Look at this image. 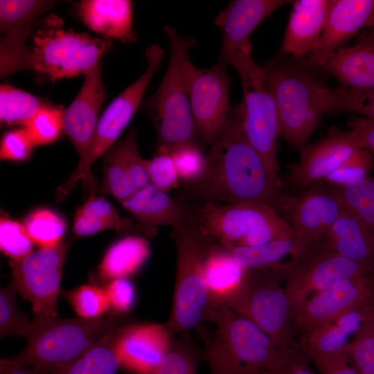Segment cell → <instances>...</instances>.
Here are the masks:
<instances>
[{
  "label": "cell",
  "mask_w": 374,
  "mask_h": 374,
  "mask_svg": "<svg viewBox=\"0 0 374 374\" xmlns=\"http://www.w3.org/2000/svg\"><path fill=\"white\" fill-rule=\"evenodd\" d=\"M206 159L204 175L184 185L178 200L184 204H256L278 209L283 193L278 177L247 140L236 107L231 125L211 145Z\"/></svg>",
  "instance_id": "1"
},
{
  "label": "cell",
  "mask_w": 374,
  "mask_h": 374,
  "mask_svg": "<svg viewBox=\"0 0 374 374\" xmlns=\"http://www.w3.org/2000/svg\"><path fill=\"white\" fill-rule=\"evenodd\" d=\"M216 324L206 343L205 357L212 374H251L277 371L293 348L284 349L249 319L222 305L211 314Z\"/></svg>",
  "instance_id": "2"
},
{
  "label": "cell",
  "mask_w": 374,
  "mask_h": 374,
  "mask_svg": "<svg viewBox=\"0 0 374 374\" xmlns=\"http://www.w3.org/2000/svg\"><path fill=\"white\" fill-rule=\"evenodd\" d=\"M262 68L277 109L279 136L300 150L326 114V86L304 64L292 60H274Z\"/></svg>",
  "instance_id": "3"
},
{
  "label": "cell",
  "mask_w": 374,
  "mask_h": 374,
  "mask_svg": "<svg viewBox=\"0 0 374 374\" xmlns=\"http://www.w3.org/2000/svg\"><path fill=\"white\" fill-rule=\"evenodd\" d=\"M187 215L212 242L256 247L292 237L291 226L273 208L256 204L195 202Z\"/></svg>",
  "instance_id": "4"
},
{
  "label": "cell",
  "mask_w": 374,
  "mask_h": 374,
  "mask_svg": "<svg viewBox=\"0 0 374 374\" xmlns=\"http://www.w3.org/2000/svg\"><path fill=\"white\" fill-rule=\"evenodd\" d=\"M177 265L172 307L166 325L172 337L209 320V292L204 275L205 258L214 244L187 215L173 228Z\"/></svg>",
  "instance_id": "5"
},
{
  "label": "cell",
  "mask_w": 374,
  "mask_h": 374,
  "mask_svg": "<svg viewBox=\"0 0 374 374\" xmlns=\"http://www.w3.org/2000/svg\"><path fill=\"white\" fill-rule=\"evenodd\" d=\"M163 30L170 46L168 66L157 91L140 108L152 121L159 145L171 149L197 137L185 76V64L196 41L168 24Z\"/></svg>",
  "instance_id": "6"
},
{
  "label": "cell",
  "mask_w": 374,
  "mask_h": 374,
  "mask_svg": "<svg viewBox=\"0 0 374 374\" xmlns=\"http://www.w3.org/2000/svg\"><path fill=\"white\" fill-rule=\"evenodd\" d=\"M114 315L53 319L42 323L17 358L41 374L66 367L119 327Z\"/></svg>",
  "instance_id": "7"
},
{
  "label": "cell",
  "mask_w": 374,
  "mask_h": 374,
  "mask_svg": "<svg viewBox=\"0 0 374 374\" xmlns=\"http://www.w3.org/2000/svg\"><path fill=\"white\" fill-rule=\"evenodd\" d=\"M251 53L249 44L239 50L229 64L235 68L242 82L243 99L236 107L247 140L278 177L277 109L264 69L256 63Z\"/></svg>",
  "instance_id": "8"
},
{
  "label": "cell",
  "mask_w": 374,
  "mask_h": 374,
  "mask_svg": "<svg viewBox=\"0 0 374 374\" xmlns=\"http://www.w3.org/2000/svg\"><path fill=\"white\" fill-rule=\"evenodd\" d=\"M285 264L247 270L245 279L224 306L251 321L284 349L298 348L293 339L292 312L283 280Z\"/></svg>",
  "instance_id": "9"
},
{
  "label": "cell",
  "mask_w": 374,
  "mask_h": 374,
  "mask_svg": "<svg viewBox=\"0 0 374 374\" xmlns=\"http://www.w3.org/2000/svg\"><path fill=\"white\" fill-rule=\"evenodd\" d=\"M163 55V49L157 44L146 49L145 56L148 64L145 71L117 96L100 116L88 151L80 159L67 181L62 184L64 193H69L80 180L91 188H95L91 166L116 143L141 107L143 96L151 79L159 69Z\"/></svg>",
  "instance_id": "10"
},
{
  "label": "cell",
  "mask_w": 374,
  "mask_h": 374,
  "mask_svg": "<svg viewBox=\"0 0 374 374\" xmlns=\"http://www.w3.org/2000/svg\"><path fill=\"white\" fill-rule=\"evenodd\" d=\"M54 21L35 35L32 51L33 71L52 82L84 75L100 64L112 45L110 39L63 30Z\"/></svg>",
  "instance_id": "11"
},
{
  "label": "cell",
  "mask_w": 374,
  "mask_h": 374,
  "mask_svg": "<svg viewBox=\"0 0 374 374\" xmlns=\"http://www.w3.org/2000/svg\"><path fill=\"white\" fill-rule=\"evenodd\" d=\"M226 65L217 62L209 69L196 67L190 60L185 76L197 137L211 145L229 127L234 108L229 100L231 78Z\"/></svg>",
  "instance_id": "12"
},
{
  "label": "cell",
  "mask_w": 374,
  "mask_h": 374,
  "mask_svg": "<svg viewBox=\"0 0 374 374\" xmlns=\"http://www.w3.org/2000/svg\"><path fill=\"white\" fill-rule=\"evenodd\" d=\"M374 271L324 247L321 242L285 264L284 286L294 310L312 294L340 281Z\"/></svg>",
  "instance_id": "13"
},
{
  "label": "cell",
  "mask_w": 374,
  "mask_h": 374,
  "mask_svg": "<svg viewBox=\"0 0 374 374\" xmlns=\"http://www.w3.org/2000/svg\"><path fill=\"white\" fill-rule=\"evenodd\" d=\"M66 251L60 242L10 260L12 283L32 305L33 320L43 323L57 317V299Z\"/></svg>",
  "instance_id": "14"
},
{
  "label": "cell",
  "mask_w": 374,
  "mask_h": 374,
  "mask_svg": "<svg viewBox=\"0 0 374 374\" xmlns=\"http://www.w3.org/2000/svg\"><path fill=\"white\" fill-rule=\"evenodd\" d=\"M279 208L287 215L292 237L305 253L322 241L347 207L337 187L310 186L298 196L282 194Z\"/></svg>",
  "instance_id": "15"
},
{
  "label": "cell",
  "mask_w": 374,
  "mask_h": 374,
  "mask_svg": "<svg viewBox=\"0 0 374 374\" xmlns=\"http://www.w3.org/2000/svg\"><path fill=\"white\" fill-rule=\"evenodd\" d=\"M54 2L44 0L0 1V75L7 78L33 71V51L26 45L33 27Z\"/></svg>",
  "instance_id": "16"
},
{
  "label": "cell",
  "mask_w": 374,
  "mask_h": 374,
  "mask_svg": "<svg viewBox=\"0 0 374 374\" xmlns=\"http://www.w3.org/2000/svg\"><path fill=\"white\" fill-rule=\"evenodd\" d=\"M374 303V274L348 278L318 292L293 310L294 333L330 322L358 307Z\"/></svg>",
  "instance_id": "17"
},
{
  "label": "cell",
  "mask_w": 374,
  "mask_h": 374,
  "mask_svg": "<svg viewBox=\"0 0 374 374\" xmlns=\"http://www.w3.org/2000/svg\"><path fill=\"white\" fill-rule=\"evenodd\" d=\"M359 149L362 140L352 130L331 127L319 141L300 149L298 163L290 168V180L300 188H309L324 180Z\"/></svg>",
  "instance_id": "18"
},
{
  "label": "cell",
  "mask_w": 374,
  "mask_h": 374,
  "mask_svg": "<svg viewBox=\"0 0 374 374\" xmlns=\"http://www.w3.org/2000/svg\"><path fill=\"white\" fill-rule=\"evenodd\" d=\"M84 76L80 90L63 113V132L74 146L80 159L89 148L105 98L100 64Z\"/></svg>",
  "instance_id": "19"
},
{
  "label": "cell",
  "mask_w": 374,
  "mask_h": 374,
  "mask_svg": "<svg viewBox=\"0 0 374 374\" xmlns=\"http://www.w3.org/2000/svg\"><path fill=\"white\" fill-rule=\"evenodd\" d=\"M149 184L145 159L139 153L132 129L104 154L101 192L121 202Z\"/></svg>",
  "instance_id": "20"
},
{
  "label": "cell",
  "mask_w": 374,
  "mask_h": 374,
  "mask_svg": "<svg viewBox=\"0 0 374 374\" xmlns=\"http://www.w3.org/2000/svg\"><path fill=\"white\" fill-rule=\"evenodd\" d=\"M287 0H234L222 10L214 24L222 31L219 62L227 66L234 55L251 44L249 37L256 27L274 11L290 3Z\"/></svg>",
  "instance_id": "21"
},
{
  "label": "cell",
  "mask_w": 374,
  "mask_h": 374,
  "mask_svg": "<svg viewBox=\"0 0 374 374\" xmlns=\"http://www.w3.org/2000/svg\"><path fill=\"white\" fill-rule=\"evenodd\" d=\"M172 339L166 325L121 327L116 341L121 366L134 374H150L166 356Z\"/></svg>",
  "instance_id": "22"
},
{
  "label": "cell",
  "mask_w": 374,
  "mask_h": 374,
  "mask_svg": "<svg viewBox=\"0 0 374 374\" xmlns=\"http://www.w3.org/2000/svg\"><path fill=\"white\" fill-rule=\"evenodd\" d=\"M121 204L136 219L138 229L148 236L154 235L159 226L176 227L184 221L187 212L186 204L151 184Z\"/></svg>",
  "instance_id": "23"
},
{
  "label": "cell",
  "mask_w": 374,
  "mask_h": 374,
  "mask_svg": "<svg viewBox=\"0 0 374 374\" xmlns=\"http://www.w3.org/2000/svg\"><path fill=\"white\" fill-rule=\"evenodd\" d=\"M331 0H296L282 44V51L295 58L310 55L317 48L328 17Z\"/></svg>",
  "instance_id": "24"
},
{
  "label": "cell",
  "mask_w": 374,
  "mask_h": 374,
  "mask_svg": "<svg viewBox=\"0 0 374 374\" xmlns=\"http://www.w3.org/2000/svg\"><path fill=\"white\" fill-rule=\"evenodd\" d=\"M307 64L330 71L345 87L374 89V49L367 45L355 44L328 53L310 55Z\"/></svg>",
  "instance_id": "25"
},
{
  "label": "cell",
  "mask_w": 374,
  "mask_h": 374,
  "mask_svg": "<svg viewBox=\"0 0 374 374\" xmlns=\"http://www.w3.org/2000/svg\"><path fill=\"white\" fill-rule=\"evenodd\" d=\"M81 20L104 39L123 43L136 40L132 27L133 2L129 0H83L78 5Z\"/></svg>",
  "instance_id": "26"
},
{
  "label": "cell",
  "mask_w": 374,
  "mask_h": 374,
  "mask_svg": "<svg viewBox=\"0 0 374 374\" xmlns=\"http://www.w3.org/2000/svg\"><path fill=\"white\" fill-rule=\"evenodd\" d=\"M321 243L374 271V233L348 208L330 226Z\"/></svg>",
  "instance_id": "27"
},
{
  "label": "cell",
  "mask_w": 374,
  "mask_h": 374,
  "mask_svg": "<svg viewBox=\"0 0 374 374\" xmlns=\"http://www.w3.org/2000/svg\"><path fill=\"white\" fill-rule=\"evenodd\" d=\"M374 0H331L319 43L310 55L332 52L364 28Z\"/></svg>",
  "instance_id": "28"
},
{
  "label": "cell",
  "mask_w": 374,
  "mask_h": 374,
  "mask_svg": "<svg viewBox=\"0 0 374 374\" xmlns=\"http://www.w3.org/2000/svg\"><path fill=\"white\" fill-rule=\"evenodd\" d=\"M247 270L235 260L229 250L214 244L204 262V275L209 292L211 316L224 305L242 285ZM211 319V317H210Z\"/></svg>",
  "instance_id": "29"
},
{
  "label": "cell",
  "mask_w": 374,
  "mask_h": 374,
  "mask_svg": "<svg viewBox=\"0 0 374 374\" xmlns=\"http://www.w3.org/2000/svg\"><path fill=\"white\" fill-rule=\"evenodd\" d=\"M150 253V244L142 236L129 235L114 243L99 265L105 280L128 278L139 271Z\"/></svg>",
  "instance_id": "30"
},
{
  "label": "cell",
  "mask_w": 374,
  "mask_h": 374,
  "mask_svg": "<svg viewBox=\"0 0 374 374\" xmlns=\"http://www.w3.org/2000/svg\"><path fill=\"white\" fill-rule=\"evenodd\" d=\"M133 223L121 217L113 205L101 197L91 195L77 211L73 222V232L79 237L89 236L105 230L126 233Z\"/></svg>",
  "instance_id": "31"
},
{
  "label": "cell",
  "mask_w": 374,
  "mask_h": 374,
  "mask_svg": "<svg viewBox=\"0 0 374 374\" xmlns=\"http://www.w3.org/2000/svg\"><path fill=\"white\" fill-rule=\"evenodd\" d=\"M226 248L242 267L251 271L272 268L283 264L286 256L294 259L303 253L293 237L260 246Z\"/></svg>",
  "instance_id": "32"
},
{
  "label": "cell",
  "mask_w": 374,
  "mask_h": 374,
  "mask_svg": "<svg viewBox=\"0 0 374 374\" xmlns=\"http://www.w3.org/2000/svg\"><path fill=\"white\" fill-rule=\"evenodd\" d=\"M121 328L110 332L78 359L53 374H116L121 366L116 350Z\"/></svg>",
  "instance_id": "33"
},
{
  "label": "cell",
  "mask_w": 374,
  "mask_h": 374,
  "mask_svg": "<svg viewBox=\"0 0 374 374\" xmlns=\"http://www.w3.org/2000/svg\"><path fill=\"white\" fill-rule=\"evenodd\" d=\"M350 337L330 321L301 334L298 348L309 359L347 357Z\"/></svg>",
  "instance_id": "34"
},
{
  "label": "cell",
  "mask_w": 374,
  "mask_h": 374,
  "mask_svg": "<svg viewBox=\"0 0 374 374\" xmlns=\"http://www.w3.org/2000/svg\"><path fill=\"white\" fill-rule=\"evenodd\" d=\"M42 98L9 84L0 87V122L1 127L23 125L48 105Z\"/></svg>",
  "instance_id": "35"
},
{
  "label": "cell",
  "mask_w": 374,
  "mask_h": 374,
  "mask_svg": "<svg viewBox=\"0 0 374 374\" xmlns=\"http://www.w3.org/2000/svg\"><path fill=\"white\" fill-rule=\"evenodd\" d=\"M323 106L326 113L348 112L374 122V89H353L326 87Z\"/></svg>",
  "instance_id": "36"
},
{
  "label": "cell",
  "mask_w": 374,
  "mask_h": 374,
  "mask_svg": "<svg viewBox=\"0 0 374 374\" xmlns=\"http://www.w3.org/2000/svg\"><path fill=\"white\" fill-rule=\"evenodd\" d=\"M17 292L12 282L0 292V334L1 337L19 336L29 339L39 329L41 323L29 321L26 314L17 308L15 294Z\"/></svg>",
  "instance_id": "37"
},
{
  "label": "cell",
  "mask_w": 374,
  "mask_h": 374,
  "mask_svg": "<svg viewBox=\"0 0 374 374\" xmlns=\"http://www.w3.org/2000/svg\"><path fill=\"white\" fill-rule=\"evenodd\" d=\"M24 226L33 243L40 248L57 245L66 231L64 220L54 211L46 208L35 210L27 215Z\"/></svg>",
  "instance_id": "38"
},
{
  "label": "cell",
  "mask_w": 374,
  "mask_h": 374,
  "mask_svg": "<svg viewBox=\"0 0 374 374\" xmlns=\"http://www.w3.org/2000/svg\"><path fill=\"white\" fill-rule=\"evenodd\" d=\"M337 188L348 209L374 233V175Z\"/></svg>",
  "instance_id": "39"
},
{
  "label": "cell",
  "mask_w": 374,
  "mask_h": 374,
  "mask_svg": "<svg viewBox=\"0 0 374 374\" xmlns=\"http://www.w3.org/2000/svg\"><path fill=\"white\" fill-rule=\"evenodd\" d=\"M198 355L192 346L188 332L172 339L159 365L150 374H197Z\"/></svg>",
  "instance_id": "40"
},
{
  "label": "cell",
  "mask_w": 374,
  "mask_h": 374,
  "mask_svg": "<svg viewBox=\"0 0 374 374\" xmlns=\"http://www.w3.org/2000/svg\"><path fill=\"white\" fill-rule=\"evenodd\" d=\"M179 179L184 185L199 181L204 174L206 155L195 141L179 144L170 149Z\"/></svg>",
  "instance_id": "41"
},
{
  "label": "cell",
  "mask_w": 374,
  "mask_h": 374,
  "mask_svg": "<svg viewBox=\"0 0 374 374\" xmlns=\"http://www.w3.org/2000/svg\"><path fill=\"white\" fill-rule=\"evenodd\" d=\"M346 356L359 374H374V312L350 339Z\"/></svg>",
  "instance_id": "42"
},
{
  "label": "cell",
  "mask_w": 374,
  "mask_h": 374,
  "mask_svg": "<svg viewBox=\"0 0 374 374\" xmlns=\"http://www.w3.org/2000/svg\"><path fill=\"white\" fill-rule=\"evenodd\" d=\"M63 113L62 108L48 104L24 127L35 145L50 144L60 137L63 131Z\"/></svg>",
  "instance_id": "43"
},
{
  "label": "cell",
  "mask_w": 374,
  "mask_h": 374,
  "mask_svg": "<svg viewBox=\"0 0 374 374\" xmlns=\"http://www.w3.org/2000/svg\"><path fill=\"white\" fill-rule=\"evenodd\" d=\"M145 168L150 184L157 188L168 193L179 186V179L169 148L159 145L154 157L145 159Z\"/></svg>",
  "instance_id": "44"
},
{
  "label": "cell",
  "mask_w": 374,
  "mask_h": 374,
  "mask_svg": "<svg viewBox=\"0 0 374 374\" xmlns=\"http://www.w3.org/2000/svg\"><path fill=\"white\" fill-rule=\"evenodd\" d=\"M33 244L24 224L10 218H1L0 247L10 260H21L32 253Z\"/></svg>",
  "instance_id": "45"
},
{
  "label": "cell",
  "mask_w": 374,
  "mask_h": 374,
  "mask_svg": "<svg viewBox=\"0 0 374 374\" xmlns=\"http://www.w3.org/2000/svg\"><path fill=\"white\" fill-rule=\"evenodd\" d=\"M373 166L372 154L366 149H359L324 181L334 187L345 186L368 176Z\"/></svg>",
  "instance_id": "46"
},
{
  "label": "cell",
  "mask_w": 374,
  "mask_h": 374,
  "mask_svg": "<svg viewBox=\"0 0 374 374\" xmlns=\"http://www.w3.org/2000/svg\"><path fill=\"white\" fill-rule=\"evenodd\" d=\"M69 299L81 318L101 317L109 308L105 290L94 285H84L79 287L69 294Z\"/></svg>",
  "instance_id": "47"
},
{
  "label": "cell",
  "mask_w": 374,
  "mask_h": 374,
  "mask_svg": "<svg viewBox=\"0 0 374 374\" xmlns=\"http://www.w3.org/2000/svg\"><path fill=\"white\" fill-rule=\"evenodd\" d=\"M35 146L26 127L13 129L1 138L0 157L5 160L24 161L30 157Z\"/></svg>",
  "instance_id": "48"
},
{
  "label": "cell",
  "mask_w": 374,
  "mask_h": 374,
  "mask_svg": "<svg viewBox=\"0 0 374 374\" xmlns=\"http://www.w3.org/2000/svg\"><path fill=\"white\" fill-rule=\"evenodd\" d=\"M105 290L109 308L116 313H125L134 304L135 290L128 278L112 280Z\"/></svg>",
  "instance_id": "49"
},
{
  "label": "cell",
  "mask_w": 374,
  "mask_h": 374,
  "mask_svg": "<svg viewBox=\"0 0 374 374\" xmlns=\"http://www.w3.org/2000/svg\"><path fill=\"white\" fill-rule=\"evenodd\" d=\"M321 374H359L347 357L310 359Z\"/></svg>",
  "instance_id": "50"
},
{
  "label": "cell",
  "mask_w": 374,
  "mask_h": 374,
  "mask_svg": "<svg viewBox=\"0 0 374 374\" xmlns=\"http://www.w3.org/2000/svg\"><path fill=\"white\" fill-rule=\"evenodd\" d=\"M308 357L299 348H292L276 374H314L308 363Z\"/></svg>",
  "instance_id": "51"
},
{
  "label": "cell",
  "mask_w": 374,
  "mask_h": 374,
  "mask_svg": "<svg viewBox=\"0 0 374 374\" xmlns=\"http://www.w3.org/2000/svg\"><path fill=\"white\" fill-rule=\"evenodd\" d=\"M349 126L362 140L364 148L374 157V122L355 116L350 118Z\"/></svg>",
  "instance_id": "52"
},
{
  "label": "cell",
  "mask_w": 374,
  "mask_h": 374,
  "mask_svg": "<svg viewBox=\"0 0 374 374\" xmlns=\"http://www.w3.org/2000/svg\"><path fill=\"white\" fill-rule=\"evenodd\" d=\"M0 374H41L37 370L30 367L17 357L1 359L0 361Z\"/></svg>",
  "instance_id": "53"
},
{
  "label": "cell",
  "mask_w": 374,
  "mask_h": 374,
  "mask_svg": "<svg viewBox=\"0 0 374 374\" xmlns=\"http://www.w3.org/2000/svg\"><path fill=\"white\" fill-rule=\"evenodd\" d=\"M355 44H365L374 49V35L364 33L357 38L355 41Z\"/></svg>",
  "instance_id": "54"
},
{
  "label": "cell",
  "mask_w": 374,
  "mask_h": 374,
  "mask_svg": "<svg viewBox=\"0 0 374 374\" xmlns=\"http://www.w3.org/2000/svg\"><path fill=\"white\" fill-rule=\"evenodd\" d=\"M364 28H367L369 29L374 28V3L372 7V9L371 10V12L368 15V17L366 20Z\"/></svg>",
  "instance_id": "55"
},
{
  "label": "cell",
  "mask_w": 374,
  "mask_h": 374,
  "mask_svg": "<svg viewBox=\"0 0 374 374\" xmlns=\"http://www.w3.org/2000/svg\"><path fill=\"white\" fill-rule=\"evenodd\" d=\"M251 374H276V372L268 370H260Z\"/></svg>",
  "instance_id": "56"
},
{
  "label": "cell",
  "mask_w": 374,
  "mask_h": 374,
  "mask_svg": "<svg viewBox=\"0 0 374 374\" xmlns=\"http://www.w3.org/2000/svg\"><path fill=\"white\" fill-rule=\"evenodd\" d=\"M366 33L370 35H374V28L370 29L368 31L366 32Z\"/></svg>",
  "instance_id": "57"
}]
</instances>
